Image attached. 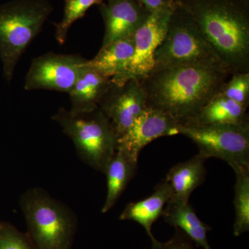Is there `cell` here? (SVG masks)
<instances>
[{"label": "cell", "instance_id": "17", "mask_svg": "<svg viewBox=\"0 0 249 249\" xmlns=\"http://www.w3.org/2000/svg\"><path fill=\"white\" fill-rule=\"evenodd\" d=\"M247 107L218 93L188 124H238L249 123Z\"/></svg>", "mask_w": 249, "mask_h": 249}, {"label": "cell", "instance_id": "22", "mask_svg": "<svg viewBox=\"0 0 249 249\" xmlns=\"http://www.w3.org/2000/svg\"><path fill=\"white\" fill-rule=\"evenodd\" d=\"M0 249H36L27 234L9 222H0Z\"/></svg>", "mask_w": 249, "mask_h": 249}, {"label": "cell", "instance_id": "20", "mask_svg": "<svg viewBox=\"0 0 249 249\" xmlns=\"http://www.w3.org/2000/svg\"><path fill=\"white\" fill-rule=\"evenodd\" d=\"M98 0H67L61 22L56 26L55 39L60 45L67 40L70 27L77 19L84 16L86 11Z\"/></svg>", "mask_w": 249, "mask_h": 249}, {"label": "cell", "instance_id": "15", "mask_svg": "<svg viewBox=\"0 0 249 249\" xmlns=\"http://www.w3.org/2000/svg\"><path fill=\"white\" fill-rule=\"evenodd\" d=\"M161 217L170 226L184 232L196 247L213 249L207 238L208 232L212 230V227L198 217L189 202L168 201Z\"/></svg>", "mask_w": 249, "mask_h": 249}, {"label": "cell", "instance_id": "24", "mask_svg": "<svg viewBox=\"0 0 249 249\" xmlns=\"http://www.w3.org/2000/svg\"><path fill=\"white\" fill-rule=\"evenodd\" d=\"M150 14L160 12L174 7L172 0H138Z\"/></svg>", "mask_w": 249, "mask_h": 249}, {"label": "cell", "instance_id": "1", "mask_svg": "<svg viewBox=\"0 0 249 249\" xmlns=\"http://www.w3.org/2000/svg\"><path fill=\"white\" fill-rule=\"evenodd\" d=\"M230 76L221 64H188L152 71L139 80L147 107L191 124Z\"/></svg>", "mask_w": 249, "mask_h": 249}, {"label": "cell", "instance_id": "16", "mask_svg": "<svg viewBox=\"0 0 249 249\" xmlns=\"http://www.w3.org/2000/svg\"><path fill=\"white\" fill-rule=\"evenodd\" d=\"M138 160L120 147H116L105 175L107 178V195L101 213H107L116 204L127 185L136 175Z\"/></svg>", "mask_w": 249, "mask_h": 249}, {"label": "cell", "instance_id": "14", "mask_svg": "<svg viewBox=\"0 0 249 249\" xmlns=\"http://www.w3.org/2000/svg\"><path fill=\"white\" fill-rule=\"evenodd\" d=\"M206 160L207 159L198 154L170 168L165 178L171 188L169 201L189 202L193 192L204 182Z\"/></svg>", "mask_w": 249, "mask_h": 249}, {"label": "cell", "instance_id": "10", "mask_svg": "<svg viewBox=\"0 0 249 249\" xmlns=\"http://www.w3.org/2000/svg\"><path fill=\"white\" fill-rule=\"evenodd\" d=\"M178 126L170 116L147 107L131 127L118 139L117 147L138 160L140 152L147 144L160 137L178 134Z\"/></svg>", "mask_w": 249, "mask_h": 249}, {"label": "cell", "instance_id": "3", "mask_svg": "<svg viewBox=\"0 0 249 249\" xmlns=\"http://www.w3.org/2000/svg\"><path fill=\"white\" fill-rule=\"evenodd\" d=\"M52 119L71 139L80 160L104 174L115 154L118 138L103 111L98 107L87 112H73L62 107Z\"/></svg>", "mask_w": 249, "mask_h": 249}, {"label": "cell", "instance_id": "18", "mask_svg": "<svg viewBox=\"0 0 249 249\" xmlns=\"http://www.w3.org/2000/svg\"><path fill=\"white\" fill-rule=\"evenodd\" d=\"M134 35L116 40L100 49L88 64L106 78H114L124 70L134 53Z\"/></svg>", "mask_w": 249, "mask_h": 249}, {"label": "cell", "instance_id": "5", "mask_svg": "<svg viewBox=\"0 0 249 249\" xmlns=\"http://www.w3.org/2000/svg\"><path fill=\"white\" fill-rule=\"evenodd\" d=\"M187 16L180 17L175 6L164 37L156 50L152 71L188 64L222 65L190 15Z\"/></svg>", "mask_w": 249, "mask_h": 249}, {"label": "cell", "instance_id": "13", "mask_svg": "<svg viewBox=\"0 0 249 249\" xmlns=\"http://www.w3.org/2000/svg\"><path fill=\"white\" fill-rule=\"evenodd\" d=\"M171 196V188L164 179L155 187L153 193L150 196L127 204L121 213L119 219L138 223L145 229L152 244L156 243L158 240L152 233V226L161 217L165 206Z\"/></svg>", "mask_w": 249, "mask_h": 249}, {"label": "cell", "instance_id": "19", "mask_svg": "<svg viewBox=\"0 0 249 249\" xmlns=\"http://www.w3.org/2000/svg\"><path fill=\"white\" fill-rule=\"evenodd\" d=\"M235 174L233 204V235L239 237L249 231V168L233 169Z\"/></svg>", "mask_w": 249, "mask_h": 249}, {"label": "cell", "instance_id": "23", "mask_svg": "<svg viewBox=\"0 0 249 249\" xmlns=\"http://www.w3.org/2000/svg\"><path fill=\"white\" fill-rule=\"evenodd\" d=\"M147 249H196V245L183 231L175 228V235L165 242L157 241Z\"/></svg>", "mask_w": 249, "mask_h": 249}, {"label": "cell", "instance_id": "4", "mask_svg": "<svg viewBox=\"0 0 249 249\" xmlns=\"http://www.w3.org/2000/svg\"><path fill=\"white\" fill-rule=\"evenodd\" d=\"M52 11V6L45 0H15L0 6V59L8 83Z\"/></svg>", "mask_w": 249, "mask_h": 249}, {"label": "cell", "instance_id": "21", "mask_svg": "<svg viewBox=\"0 0 249 249\" xmlns=\"http://www.w3.org/2000/svg\"><path fill=\"white\" fill-rule=\"evenodd\" d=\"M219 93L238 104L248 107L249 72L232 73L231 80L223 84Z\"/></svg>", "mask_w": 249, "mask_h": 249}, {"label": "cell", "instance_id": "8", "mask_svg": "<svg viewBox=\"0 0 249 249\" xmlns=\"http://www.w3.org/2000/svg\"><path fill=\"white\" fill-rule=\"evenodd\" d=\"M174 7L150 14L134 33L133 55L123 71L111 78L112 83L121 85L130 80H141L151 72L156 50L164 37Z\"/></svg>", "mask_w": 249, "mask_h": 249}, {"label": "cell", "instance_id": "9", "mask_svg": "<svg viewBox=\"0 0 249 249\" xmlns=\"http://www.w3.org/2000/svg\"><path fill=\"white\" fill-rule=\"evenodd\" d=\"M146 107L145 93L138 80H130L121 85L113 83L99 106L110 121L118 139Z\"/></svg>", "mask_w": 249, "mask_h": 249}, {"label": "cell", "instance_id": "7", "mask_svg": "<svg viewBox=\"0 0 249 249\" xmlns=\"http://www.w3.org/2000/svg\"><path fill=\"white\" fill-rule=\"evenodd\" d=\"M88 60L79 55L49 52L31 62L24 80L27 91L45 89L68 93Z\"/></svg>", "mask_w": 249, "mask_h": 249}, {"label": "cell", "instance_id": "11", "mask_svg": "<svg viewBox=\"0 0 249 249\" xmlns=\"http://www.w3.org/2000/svg\"><path fill=\"white\" fill-rule=\"evenodd\" d=\"M103 13L106 31L101 48L133 36L151 14H144L134 0H109Z\"/></svg>", "mask_w": 249, "mask_h": 249}, {"label": "cell", "instance_id": "2", "mask_svg": "<svg viewBox=\"0 0 249 249\" xmlns=\"http://www.w3.org/2000/svg\"><path fill=\"white\" fill-rule=\"evenodd\" d=\"M19 206L27 224L26 234L36 249H71L78 218L68 206L40 187L24 192Z\"/></svg>", "mask_w": 249, "mask_h": 249}, {"label": "cell", "instance_id": "25", "mask_svg": "<svg viewBox=\"0 0 249 249\" xmlns=\"http://www.w3.org/2000/svg\"><path fill=\"white\" fill-rule=\"evenodd\" d=\"M0 222H1V221H0Z\"/></svg>", "mask_w": 249, "mask_h": 249}, {"label": "cell", "instance_id": "12", "mask_svg": "<svg viewBox=\"0 0 249 249\" xmlns=\"http://www.w3.org/2000/svg\"><path fill=\"white\" fill-rule=\"evenodd\" d=\"M112 84L110 78L103 76L87 62L68 93L71 104L70 110L87 112L97 109Z\"/></svg>", "mask_w": 249, "mask_h": 249}, {"label": "cell", "instance_id": "6", "mask_svg": "<svg viewBox=\"0 0 249 249\" xmlns=\"http://www.w3.org/2000/svg\"><path fill=\"white\" fill-rule=\"evenodd\" d=\"M178 134L193 141L205 158L227 162L232 170L249 168V123L238 124H183Z\"/></svg>", "mask_w": 249, "mask_h": 249}]
</instances>
